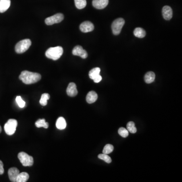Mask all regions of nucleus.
Returning a JSON list of instances; mask_svg holds the SVG:
<instances>
[{
	"instance_id": "10",
	"label": "nucleus",
	"mask_w": 182,
	"mask_h": 182,
	"mask_svg": "<svg viewBox=\"0 0 182 182\" xmlns=\"http://www.w3.org/2000/svg\"><path fill=\"white\" fill-rule=\"evenodd\" d=\"M109 0H93L92 4L95 8L103 9L108 4Z\"/></svg>"
},
{
	"instance_id": "21",
	"label": "nucleus",
	"mask_w": 182,
	"mask_h": 182,
	"mask_svg": "<svg viewBox=\"0 0 182 182\" xmlns=\"http://www.w3.org/2000/svg\"><path fill=\"white\" fill-rule=\"evenodd\" d=\"M36 126L37 127H44L45 129H47L49 127V124L48 122H46L45 119H40L38 120L35 123Z\"/></svg>"
},
{
	"instance_id": "9",
	"label": "nucleus",
	"mask_w": 182,
	"mask_h": 182,
	"mask_svg": "<svg viewBox=\"0 0 182 182\" xmlns=\"http://www.w3.org/2000/svg\"><path fill=\"white\" fill-rule=\"evenodd\" d=\"M80 30L82 33H86L92 32L94 29V25L90 21H85L82 22L79 26Z\"/></svg>"
},
{
	"instance_id": "24",
	"label": "nucleus",
	"mask_w": 182,
	"mask_h": 182,
	"mask_svg": "<svg viewBox=\"0 0 182 182\" xmlns=\"http://www.w3.org/2000/svg\"><path fill=\"white\" fill-rule=\"evenodd\" d=\"M127 130L129 131V132H130L132 134H134L137 132V129L135 127L134 122H129L127 125Z\"/></svg>"
},
{
	"instance_id": "28",
	"label": "nucleus",
	"mask_w": 182,
	"mask_h": 182,
	"mask_svg": "<svg viewBox=\"0 0 182 182\" xmlns=\"http://www.w3.org/2000/svg\"><path fill=\"white\" fill-rule=\"evenodd\" d=\"M16 101L19 106V107L20 108H24L25 106V102L22 100L20 96H17L16 98Z\"/></svg>"
},
{
	"instance_id": "31",
	"label": "nucleus",
	"mask_w": 182,
	"mask_h": 182,
	"mask_svg": "<svg viewBox=\"0 0 182 182\" xmlns=\"http://www.w3.org/2000/svg\"><path fill=\"white\" fill-rule=\"evenodd\" d=\"M2 131V127H1V126H0V133H1V132Z\"/></svg>"
},
{
	"instance_id": "14",
	"label": "nucleus",
	"mask_w": 182,
	"mask_h": 182,
	"mask_svg": "<svg viewBox=\"0 0 182 182\" xmlns=\"http://www.w3.org/2000/svg\"><path fill=\"white\" fill-rule=\"evenodd\" d=\"M97 94L94 91H90L88 93L87 95L86 100L87 102L89 104H92L94 103L97 100Z\"/></svg>"
},
{
	"instance_id": "26",
	"label": "nucleus",
	"mask_w": 182,
	"mask_h": 182,
	"mask_svg": "<svg viewBox=\"0 0 182 182\" xmlns=\"http://www.w3.org/2000/svg\"><path fill=\"white\" fill-rule=\"evenodd\" d=\"M114 147L113 145L111 144H107L105 145V146L104 147V149L103 150V153L108 154L110 153L113 150Z\"/></svg>"
},
{
	"instance_id": "17",
	"label": "nucleus",
	"mask_w": 182,
	"mask_h": 182,
	"mask_svg": "<svg viewBox=\"0 0 182 182\" xmlns=\"http://www.w3.org/2000/svg\"><path fill=\"white\" fill-rule=\"evenodd\" d=\"M155 78V74L152 71H149L147 73L144 77L145 82H146L147 84H151L153 82Z\"/></svg>"
},
{
	"instance_id": "23",
	"label": "nucleus",
	"mask_w": 182,
	"mask_h": 182,
	"mask_svg": "<svg viewBox=\"0 0 182 182\" xmlns=\"http://www.w3.org/2000/svg\"><path fill=\"white\" fill-rule=\"evenodd\" d=\"M75 6L78 9L84 8L87 5L86 0H74Z\"/></svg>"
},
{
	"instance_id": "7",
	"label": "nucleus",
	"mask_w": 182,
	"mask_h": 182,
	"mask_svg": "<svg viewBox=\"0 0 182 182\" xmlns=\"http://www.w3.org/2000/svg\"><path fill=\"white\" fill-rule=\"evenodd\" d=\"M64 19V15L62 13H57L55 15L49 17L45 19L46 24L48 25H51L55 24H58L61 22Z\"/></svg>"
},
{
	"instance_id": "19",
	"label": "nucleus",
	"mask_w": 182,
	"mask_h": 182,
	"mask_svg": "<svg viewBox=\"0 0 182 182\" xmlns=\"http://www.w3.org/2000/svg\"><path fill=\"white\" fill-rule=\"evenodd\" d=\"M134 34L135 36L139 38H143L146 36V32L142 28H138L135 29Z\"/></svg>"
},
{
	"instance_id": "13",
	"label": "nucleus",
	"mask_w": 182,
	"mask_h": 182,
	"mask_svg": "<svg viewBox=\"0 0 182 182\" xmlns=\"http://www.w3.org/2000/svg\"><path fill=\"white\" fill-rule=\"evenodd\" d=\"M19 170L16 167H11L8 171L9 178L11 182H16L17 178L19 175Z\"/></svg>"
},
{
	"instance_id": "22",
	"label": "nucleus",
	"mask_w": 182,
	"mask_h": 182,
	"mask_svg": "<svg viewBox=\"0 0 182 182\" xmlns=\"http://www.w3.org/2000/svg\"><path fill=\"white\" fill-rule=\"evenodd\" d=\"M50 98V95L48 93L42 94V95L41 98L40 100V103L41 105L45 106L47 105V101Z\"/></svg>"
},
{
	"instance_id": "18",
	"label": "nucleus",
	"mask_w": 182,
	"mask_h": 182,
	"mask_svg": "<svg viewBox=\"0 0 182 182\" xmlns=\"http://www.w3.org/2000/svg\"><path fill=\"white\" fill-rule=\"evenodd\" d=\"M29 174L25 172L20 173L17 178L16 182H26L29 180Z\"/></svg>"
},
{
	"instance_id": "3",
	"label": "nucleus",
	"mask_w": 182,
	"mask_h": 182,
	"mask_svg": "<svg viewBox=\"0 0 182 182\" xmlns=\"http://www.w3.org/2000/svg\"><path fill=\"white\" fill-rule=\"evenodd\" d=\"M32 45V42L29 39L22 40L15 46V51L18 54L23 53L27 51Z\"/></svg>"
},
{
	"instance_id": "27",
	"label": "nucleus",
	"mask_w": 182,
	"mask_h": 182,
	"mask_svg": "<svg viewBox=\"0 0 182 182\" xmlns=\"http://www.w3.org/2000/svg\"><path fill=\"white\" fill-rule=\"evenodd\" d=\"M118 132L119 135L123 138H126L129 135V131L127 130V129H125V127L119 128Z\"/></svg>"
},
{
	"instance_id": "20",
	"label": "nucleus",
	"mask_w": 182,
	"mask_h": 182,
	"mask_svg": "<svg viewBox=\"0 0 182 182\" xmlns=\"http://www.w3.org/2000/svg\"><path fill=\"white\" fill-rule=\"evenodd\" d=\"M100 69L99 67H96L94 69H92L89 72V77L91 79L93 80L96 77L100 74Z\"/></svg>"
},
{
	"instance_id": "4",
	"label": "nucleus",
	"mask_w": 182,
	"mask_h": 182,
	"mask_svg": "<svg viewBox=\"0 0 182 182\" xmlns=\"http://www.w3.org/2000/svg\"><path fill=\"white\" fill-rule=\"evenodd\" d=\"M18 125L17 121L15 119H9L4 126V130L8 135H11L15 133Z\"/></svg>"
},
{
	"instance_id": "2",
	"label": "nucleus",
	"mask_w": 182,
	"mask_h": 182,
	"mask_svg": "<svg viewBox=\"0 0 182 182\" xmlns=\"http://www.w3.org/2000/svg\"><path fill=\"white\" fill-rule=\"evenodd\" d=\"M63 53L62 47L58 46L56 47H51L48 49L46 52L45 55L48 58L53 60H57L60 58Z\"/></svg>"
},
{
	"instance_id": "30",
	"label": "nucleus",
	"mask_w": 182,
	"mask_h": 182,
	"mask_svg": "<svg viewBox=\"0 0 182 182\" xmlns=\"http://www.w3.org/2000/svg\"><path fill=\"white\" fill-rule=\"evenodd\" d=\"M102 79V78L101 76L99 74V75H98L97 77H96V78L93 79V81L95 82H96V83H98V82H99L101 81Z\"/></svg>"
},
{
	"instance_id": "1",
	"label": "nucleus",
	"mask_w": 182,
	"mask_h": 182,
	"mask_svg": "<svg viewBox=\"0 0 182 182\" xmlns=\"http://www.w3.org/2000/svg\"><path fill=\"white\" fill-rule=\"evenodd\" d=\"M19 79L26 85L34 84L41 79V75L38 73H32L30 71L24 70L19 75Z\"/></svg>"
},
{
	"instance_id": "6",
	"label": "nucleus",
	"mask_w": 182,
	"mask_h": 182,
	"mask_svg": "<svg viewBox=\"0 0 182 182\" xmlns=\"http://www.w3.org/2000/svg\"><path fill=\"white\" fill-rule=\"evenodd\" d=\"M125 20L122 18H118L112 23L111 28L114 35H118L121 33L122 28L125 24Z\"/></svg>"
},
{
	"instance_id": "11",
	"label": "nucleus",
	"mask_w": 182,
	"mask_h": 182,
	"mask_svg": "<svg viewBox=\"0 0 182 182\" xmlns=\"http://www.w3.org/2000/svg\"><path fill=\"white\" fill-rule=\"evenodd\" d=\"M162 16L164 19L167 20H169L173 17L172 9L168 6H164L162 8Z\"/></svg>"
},
{
	"instance_id": "12",
	"label": "nucleus",
	"mask_w": 182,
	"mask_h": 182,
	"mask_svg": "<svg viewBox=\"0 0 182 182\" xmlns=\"http://www.w3.org/2000/svg\"><path fill=\"white\" fill-rule=\"evenodd\" d=\"M66 92L69 96L70 97H74L77 96L78 93V91L77 90V86L74 82H70L68 86Z\"/></svg>"
},
{
	"instance_id": "8",
	"label": "nucleus",
	"mask_w": 182,
	"mask_h": 182,
	"mask_svg": "<svg viewBox=\"0 0 182 182\" xmlns=\"http://www.w3.org/2000/svg\"><path fill=\"white\" fill-rule=\"evenodd\" d=\"M73 55L75 56H80L83 59H86L88 57V53L81 46H75L73 50Z\"/></svg>"
},
{
	"instance_id": "5",
	"label": "nucleus",
	"mask_w": 182,
	"mask_h": 182,
	"mask_svg": "<svg viewBox=\"0 0 182 182\" xmlns=\"http://www.w3.org/2000/svg\"><path fill=\"white\" fill-rule=\"evenodd\" d=\"M18 158L21 164L24 166H31L33 164V158L24 152H21L18 154Z\"/></svg>"
},
{
	"instance_id": "16",
	"label": "nucleus",
	"mask_w": 182,
	"mask_h": 182,
	"mask_svg": "<svg viewBox=\"0 0 182 182\" xmlns=\"http://www.w3.org/2000/svg\"><path fill=\"white\" fill-rule=\"evenodd\" d=\"M56 127L59 130H64L66 127V122L63 117H60L58 118L56 123Z\"/></svg>"
},
{
	"instance_id": "29",
	"label": "nucleus",
	"mask_w": 182,
	"mask_h": 182,
	"mask_svg": "<svg viewBox=\"0 0 182 182\" xmlns=\"http://www.w3.org/2000/svg\"><path fill=\"white\" fill-rule=\"evenodd\" d=\"M4 165L3 162L0 160V175H3L4 173Z\"/></svg>"
},
{
	"instance_id": "15",
	"label": "nucleus",
	"mask_w": 182,
	"mask_h": 182,
	"mask_svg": "<svg viewBox=\"0 0 182 182\" xmlns=\"http://www.w3.org/2000/svg\"><path fill=\"white\" fill-rule=\"evenodd\" d=\"M10 4V0H0V13H4L7 11Z\"/></svg>"
},
{
	"instance_id": "25",
	"label": "nucleus",
	"mask_w": 182,
	"mask_h": 182,
	"mask_svg": "<svg viewBox=\"0 0 182 182\" xmlns=\"http://www.w3.org/2000/svg\"><path fill=\"white\" fill-rule=\"evenodd\" d=\"M98 158L102 160H104V162H105L106 163H111L112 162L111 158H110V156H108V154H100L98 155Z\"/></svg>"
}]
</instances>
